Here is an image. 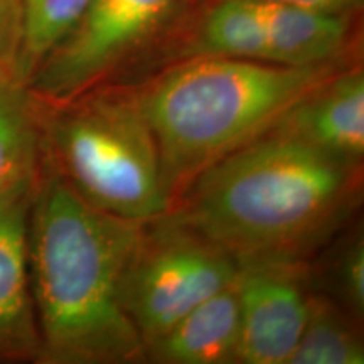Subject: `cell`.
<instances>
[{
	"mask_svg": "<svg viewBox=\"0 0 364 364\" xmlns=\"http://www.w3.org/2000/svg\"><path fill=\"white\" fill-rule=\"evenodd\" d=\"M236 260L238 363L287 364L306 326L311 306L307 260L270 255Z\"/></svg>",
	"mask_w": 364,
	"mask_h": 364,
	"instance_id": "cell-7",
	"label": "cell"
},
{
	"mask_svg": "<svg viewBox=\"0 0 364 364\" xmlns=\"http://www.w3.org/2000/svg\"><path fill=\"white\" fill-rule=\"evenodd\" d=\"M358 318L324 295H311L309 316L287 364H363Z\"/></svg>",
	"mask_w": 364,
	"mask_h": 364,
	"instance_id": "cell-12",
	"label": "cell"
},
{
	"mask_svg": "<svg viewBox=\"0 0 364 364\" xmlns=\"http://www.w3.org/2000/svg\"><path fill=\"white\" fill-rule=\"evenodd\" d=\"M36 176L0 196V361H38L41 351L27 245Z\"/></svg>",
	"mask_w": 364,
	"mask_h": 364,
	"instance_id": "cell-8",
	"label": "cell"
},
{
	"mask_svg": "<svg viewBox=\"0 0 364 364\" xmlns=\"http://www.w3.org/2000/svg\"><path fill=\"white\" fill-rule=\"evenodd\" d=\"M240 309L235 285L194 307L144 348V361L157 364L238 363Z\"/></svg>",
	"mask_w": 364,
	"mask_h": 364,
	"instance_id": "cell-10",
	"label": "cell"
},
{
	"mask_svg": "<svg viewBox=\"0 0 364 364\" xmlns=\"http://www.w3.org/2000/svg\"><path fill=\"white\" fill-rule=\"evenodd\" d=\"M90 4L91 0H21L24 17L22 85L41 59L70 33Z\"/></svg>",
	"mask_w": 364,
	"mask_h": 364,
	"instance_id": "cell-13",
	"label": "cell"
},
{
	"mask_svg": "<svg viewBox=\"0 0 364 364\" xmlns=\"http://www.w3.org/2000/svg\"><path fill=\"white\" fill-rule=\"evenodd\" d=\"M363 164L268 130L194 179L167 213L233 257L304 258L361 201Z\"/></svg>",
	"mask_w": 364,
	"mask_h": 364,
	"instance_id": "cell-2",
	"label": "cell"
},
{
	"mask_svg": "<svg viewBox=\"0 0 364 364\" xmlns=\"http://www.w3.org/2000/svg\"><path fill=\"white\" fill-rule=\"evenodd\" d=\"M24 17L21 0H0V83H21Z\"/></svg>",
	"mask_w": 364,
	"mask_h": 364,
	"instance_id": "cell-15",
	"label": "cell"
},
{
	"mask_svg": "<svg viewBox=\"0 0 364 364\" xmlns=\"http://www.w3.org/2000/svg\"><path fill=\"white\" fill-rule=\"evenodd\" d=\"M272 130L346 161L364 157V75L344 66L282 115Z\"/></svg>",
	"mask_w": 364,
	"mask_h": 364,
	"instance_id": "cell-9",
	"label": "cell"
},
{
	"mask_svg": "<svg viewBox=\"0 0 364 364\" xmlns=\"http://www.w3.org/2000/svg\"><path fill=\"white\" fill-rule=\"evenodd\" d=\"M238 260L171 215L142 225L122 277V307L144 348L204 300L235 285Z\"/></svg>",
	"mask_w": 364,
	"mask_h": 364,
	"instance_id": "cell-5",
	"label": "cell"
},
{
	"mask_svg": "<svg viewBox=\"0 0 364 364\" xmlns=\"http://www.w3.org/2000/svg\"><path fill=\"white\" fill-rule=\"evenodd\" d=\"M258 2L279 4V6L332 14V16H354L363 6V0H258Z\"/></svg>",
	"mask_w": 364,
	"mask_h": 364,
	"instance_id": "cell-16",
	"label": "cell"
},
{
	"mask_svg": "<svg viewBox=\"0 0 364 364\" xmlns=\"http://www.w3.org/2000/svg\"><path fill=\"white\" fill-rule=\"evenodd\" d=\"M188 0H91L83 16L31 73L26 88L61 105L108 85L139 56Z\"/></svg>",
	"mask_w": 364,
	"mask_h": 364,
	"instance_id": "cell-6",
	"label": "cell"
},
{
	"mask_svg": "<svg viewBox=\"0 0 364 364\" xmlns=\"http://www.w3.org/2000/svg\"><path fill=\"white\" fill-rule=\"evenodd\" d=\"M346 61L284 66L199 56L135 88L161 157L169 209L198 176L262 136L304 95Z\"/></svg>",
	"mask_w": 364,
	"mask_h": 364,
	"instance_id": "cell-3",
	"label": "cell"
},
{
	"mask_svg": "<svg viewBox=\"0 0 364 364\" xmlns=\"http://www.w3.org/2000/svg\"><path fill=\"white\" fill-rule=\"evenodd\" d=\"M43 103L21 83H0V196L38 174Z\"/></svg>",
	"mask_w": 364,
	"mask_h": 364,
	"instance_id": "cell-11",
	"label": "cell"
},
{
	"mask_svg": "<svg viewBox=\"0 0 364 364\" xmlns=\"http://www.w3.org/2000/svg\"><path fill=\"white\" fill-rule=\"evenodd\" d=\"M144 223L100 211L41 156L29 215V275L41 364L144 361L120 300Z\"/></svg>",
	"mask_w": 364,
	"mask_h": 364,
	"instance_id": "cell-1",
	"label": "cell"
},
{
	"mask_svg": "<svg viewBox=\"0 0 364 364\" xmlns=\"http://www.w3.org/2000/svg\"><path fill=\"white\" fill-rule=\"evenodd\" d=\"M43 154L86 203L147 223L169 211L161 157L135 88L98 86L43 103Z\"/></svg>",
	"mask_w": 364,
	"mask_h": 364,
	"instance_id": "cell-4",
	"label": "cell"
},
{
	"mask_svg": "<svg viewBox=\"0 0 364 364\" xmlns=\"http://www.w3.org/2000/svg\"><path fill=\"white\" fill-rule=\"evenodd\" d=\"M331 289L339 306L358 321L364 316V243L363 235L354 233L336 253L331 263Z\"/></svg>",
	"mask_w": 364,
	"mask_h": 364,
	"instance_id": "cell-14",
	"label": "cell"
}]
</instances>
